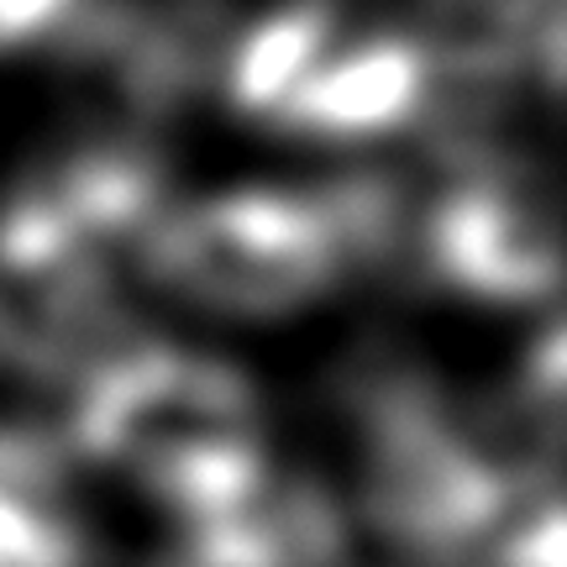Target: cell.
I'll list each match as a JSON object with an SVG mask.
<instances>
[{"label": "cell", "mask_w": 567, "mask_h": 567, "mask_svg": "<svg viewBox=\"0 0 567 567\" xmlns=\"http://www.w3.org/2000/svg\"><path fill=\"white\" fill-rule=\"evenodd\" d=\"M415 90H421L415 59L400 42H373L363 53L321 63L289 111L326 126V132H373V126H389L394 116H405Z\"/></svg>", "instance_id": "obj_3"}, {"label": "cell", "mask_w": 567, "mask_h": 567, "mask_svg": "<svg viewBox=\"0 0 567 567\" xmlns=\"http://www.w3.org/2000/svg\"><path fill=\"white\" fill-rule=\"evenodd\" d=\"M326 226L284 200H231L168 237V264L189 289L226 305H284L326 274Z\"/></svg>", "instance_id": "obj_2"}, {"label": "cell", "mask_w": 567, "mask_h": 567, "mask_svg": "<svg viewBox=\"0 0 567 567\" xmlns=\"http://www.w3.org/2000/svg\"><path fill=\"white\" fill-rule=\"evenodd\" d=\"M111 442L179 484H231L247 457V405L221 368L137 363L105 400Z\"/></svg>", "instance_id": "obj_1"}, {"label": "cell", "mask_w": 567, "mask_h": 567, "mask_svg": "<svg viewBox=\"0 0 567 567\" xmlns=\"http://www.w3.org/2000/svg\"><path fill=\"white\" fill-rule=\"evenodd\" d=\"M0 567H59V542L6 499H0Z\"/></svg>", "instance_id": "obj_4"}, {"label": "cell", "mask_w": 567, "mask_h": 567, "mask_svg": "<svg viewBox=\"0 0 567 567\" xmlns=\"http://www.w3.org/2000/svg\"><path fill=\"white\" fill-rule=\"evenodd\" d=\"M59 6L63 0H0V42L38 32L42 21L59 17Z\"/></svg>", "instance_id": "obj_5"}]
</instances>
